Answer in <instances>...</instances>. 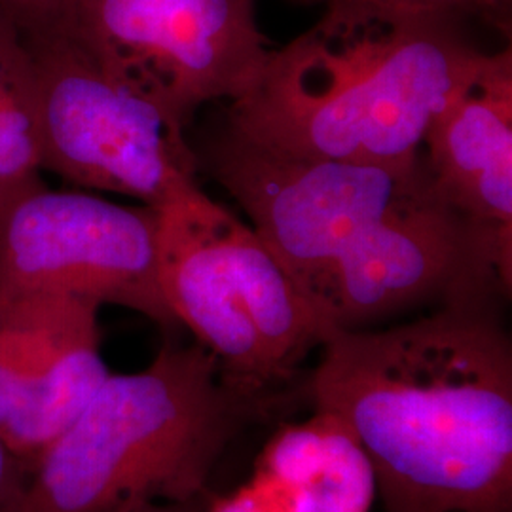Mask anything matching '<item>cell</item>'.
I'll return each instance as SVG.
<instances>
[{"mask_svg": "<svg viewBox=\"0 0 512 512\" xmlns=\"http://www.w3.org/2000/svg\"><path fill=\"white\" fill-rule=\"evenodd\" d=\"M308 378L365 448L385 512H512V346L495 296L334 330Z\"/></svg>", "mask_w": 512, "mask_h": 512, "instance_id": "obj_1", "label": "cell"}, {"mask_svg": "<svg viewBox=\"0 0 512 512\" xmlns=\"http://www.w3.org/2000/svg\"><path fill=\"white\" fill-rule=\"evenodd\" d=\"M486 55L450 19H319L270 52L255 86L230 103L228 128L298 158L412 162Z\"/></svg>", "mask_w": 512, "mask_h": 512, "instance_id": "obj_2", "label": "cell"}, {"mask_svg": "<svg viewBox=\"0 0 512 512\" xmlns=\"http://www.w3.org/2000/svg\"><path fill=\"white\" fill-rule=\"evenodd\" d=\"M279 403L224 384L198 342L112 374L38 459L12 512H126L207 495L220 456Z\"/></svg>", "mask_w": 512, "mask_h": 512, "instance_id": "obj_3", "label": "cell"}, {"mask_svg": "<svg viewBox=\"0 0 512 512\" xmlns=\"http://www.w3.org/2000/svg\"><path fill=\"white\" fill-rule=\"evenodd\" d=\"M165 304L239 393L279 397L329 327L255 230L190 184L158 209Z\"/></svg>", "mask_w": 512, "mask_h": 512, "instance_id": "obj_4", "label": "cell"}, {"mask_svg": "<svg viewBox=\"0 0 512 512\" xmlns=\"http://www.w3.org/2000/svg\"><path fill=\"white\" fill-rule=\"evenodd\" d=\"M25 35L35 76L42 173L158 209L198 183L186 129L105 65L74 25Z\"/></svg>", "mask_w": 512, "mask_h": 512, "instance_id": "obj_5", "label": "cell"}, {"mask_svg": "<svg viewBox=\"0 0 512 512\" xmlns=\"http://www.w3.org/2000/svg\"><path fill=\"white\" fill-rule=\"evenodd\" d=\"M200 164L241 205L251 228L306 294L359 239L442 196L423 152L404 164H355L281 154L230 128Z\"/></svg>", "mask_w": 512, "mask_h": 512, "instance_id": "obj_6", "label": "cell"}, {"mask_svg": "<svg viewBox=\"0 0 512 512\" xmlns=\"http://www.w3.org/2000/svg\"><path fill=\"white\" fill-rule=\"evenodd\" d=\"M67 294L179 329L158 274V211L40 183L0 205V296Z\"/></svg>", "mask_w": 512, "mask_h": 512, "instance_id": "obj_7", "label": "cell"}, {"mask_svg": "<svg viewBox=\"0 0 512 512\" xmlns=\"http://www.w3.org/2000/svg\"><path fill=\"white\" fill-rule=\"evenodd\" d=\"M74 29L184 128L203 105L249 92L274 50L253 0H76Z\"/></svg>", "mask_w": 512, "mask_h": 512, "instance_id": "obj_8", "label": "cell"}, {"mask_svg": "<svg viewBox=\"0 0 512 512\" xmlns=\"http://www.w3.org/2000/svg\"><path fill=\"white\" fill-rule=\"evenodd\" d=\"M99 308L67 294L0 296V440L27 476L109 378Z\"/></svg>", "mask_w": 512, "mask_h": 512, "instance_id": "obj_9", "label": "cell"}, {"mask_svg": "<svg viewBox=\"0 0 512 512\" xmlns=\"http://www.w3.org/2000/svg\"><path fill=\"white\" fill-rule=\"evenodd\" d=\"M421 152L442 200L469 224L511 294V46L486 55L437 116Z\"/></svg>", "mask_w": 512, "mask_h": 512, "instance_id": "obj_10", "label": "cell"}, {"mask_svg": "<svg viewBox=\"0 0 512 512\" xmlns=\"http://www.w3.org/2000/svg\"><path fill=\"white\" fill-rule=\"evenodd\" d=\"M251 482L283 512H370L378 494L361 442L338 416L317 408L268 440Z\"/></svg>", "mask_w": 512, "mask_h": 512, "instance_id": "obj_11", "label": "cell"}, {"mask_svg": "<svg viewBox=\"0 0 512 512\" xmlns=\"http://www.w3.org/2000/svg\"><path fill=\"white\" fill-rule=\"evenodd\" d=\"M40 183L31 54L23 31L0 8V205Z\"/></svg>", "mask_w": 512, "mask_h": 512, "instance_id": "obj_12", "label": "cell"}, {"mask_svg": "<svg viewBox=\"0 0 512 512\" xmlns=\"http://www.w3.org/2000/svg\"><path fill=\"white\" fill-rule=\"evenodd\" d=\"M323 6L319 19L329 23H368L399 19H482L511 35V0H294Z\"/></svg>", "mask_w": 512, "mask_h": 512, "instance_id": "obj_13", "label": "cell"}, {"mask_svg": "<svg viewBox=\"0 0 512 512\" xmlns=\"http://www.w3.org/2000/svg\"><path fill=\"white\" fill-rule=\"evenodd\" d=\"M76 0H0V8L27 35L74 25Z\"/></svg>", "mask_w": 512, "mask_h": 512, "instance_id": "obj_14", "label": "cell"}, {"mask_svg": "<svg viewBox=\"0 0 512 512\" xmlns=\"http://www.w3.org/2000/svg\"><path fill=\"white\" fill-rule=\"evenodd\" d=\"M205 512H283L281 507L256 484L249 482L234 494L207 499Z\"/></svg>", "mask_w": 512, "mask_h": 512, "instance_id": "obj_15", "label": "cell"}, {"mask_svg": "<svg viewBox=\"0 0 512 512\" xmlns=\"http://www.w3.org/2000/svg\"><path fill=\"white\" fill-rule=\"evenodd\" d=\"M27 475L0 440V512H12L23 492Z\"/></svg>", "mask_w": 512, "mask_h": 512, "instance_id": "obj_16", "label": "cell"}, {"mask_svg": "<svg viewBox=\"0 0 512 512\" xmlns=\"http://www.w3.org/2000/svg\"><path fill=\"white\" fill-rule=\"evenodd\" d=\"M205 505H207V495L183 501V503H169V501L143 503L126 512H205Z\"/></svg>", "mask_w": 512, "mask_h": 512, "instance_id": "obj_17", "label": "cell"}]
</instances>
